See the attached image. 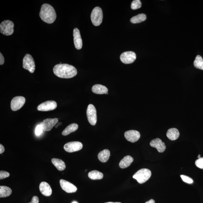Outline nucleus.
<instances>
[{
    "mask_svg": "<svg viewBox=\"0 0 203 203\" xmlns=\"http://www.w3.org/2000/svg\"><path fill=\"white\" fill-rule=\"evenodd\" d=\"M53 72L55 75L62 78H70L77 74L75 67L67 64H57L54 67Z\"/></svg>",
    "mask_w": 203,
    "mask_h": 203,
    "instance_id": "obj_1",
    "label": "nucleus"
},
{
    "mask_svg": "<svg viewBox=\"0 0 203 203\" xmlns=\"http://www.w3.org/2000/svg\"><path fill=\"white\" fill-rule=\"evenodd\" d=\"M40 16L45 22L51 24L56 19L57 14L53 6L47 3H45L42 6Z\"/></svg>",
    "mask_w": 203,
    "mask_h": 203,
    "instance_id": "obj_2",
    "label": "nucleus"
},
{
    "mask_svg": "<svg viewBox=\"0 0 203 203\" xmlns=\"http://www.w3.org/2000/svg\"><path fill=\"white\" fill-rule=\"evenodd\" d=\"M151 176V172L147 169H142L135 173L133 176L134 178L140 184H143L147 181Z\"/></svg>",
    "mask_w": 203,
    "mask_h": 203,
    "instance_id": "obj_3",
    "label": "nucleus"
},
{
    "mask_svg": "<svg viewBox=\"0 0 203 203\" xmlns=\"http://www.w3.org/2000/svg\"><path fill=\"white\" fill-rule=\"evenodd\" d=\"M14 24L10 20H6L2 22L0 24V31L5 35L9 36L14 33Z\"/></svg>",
    "mask_w": 203,
    "mask_h": 203,
    "instance_id": "obj_4",
    "label": "nucleus"
},
{
    "mask_svg": "<svg viewBox=\"0 0 203 203\" xmlns=\"http://www.w3.org/2000/svg\"><path fill=\"white\" fill-rule=\"evenodd\" d=\"M91 22L94 26H99L102 22L103 12L99 7H96L93 9L91 14Z\"/></svg>",
    "mask_w": 203,
    "mask_h": 203,
    "instance_id": "obj_5",
    "label": "nucleus"
},
{
    "mask_svg": "<svg viewBox=\"0 0 203 203\" xmlns=\"http://www.w3.org/2000/svg\"><path fill=\"white\" fill-rule=\"evenodd\" d=\"M23 67L31 73H33L35 70V63L33 57L29 54H26L23 58Z\"/></svg>",
    "mask_w": 203,
    "mask_h": 203,
    "instance_id": "obj_6",
    "label": "nucleus"
},
{
    "mask_svg": "<svg viewBox=\"0 0 203 203\" xmlns=\"http://www.w3.org/2000/svg\"><path fill=\"white\" fill-rule=\"evenodd\" d=\"M88 121L91 125H95L97 122V112L95 107L92 104H89L87 109Z\"/></svg>",
    "mask_w": 203,
    "mask_h": 203,
    "instance_id": "obj_7",
    "label": "nucleus"
},
{
    "mask_svg": "<svg viewBox=\"0 0 203 203\" xmlns=\"http://www.w3.org/2000/svg\"><path fill=\"white\" fill-rule=\"evenodd\" d=\"M26 101L23 96H18L14 98L11 102V108L13 111H17L24 105Z\"/></svg>",
    "mask_w": 203,
    "mask_h": 203,
    "instance_id": "obj_8",
    "label": "nucleus"
},
{
    "mask_svg": "<svg viewBox=\"0 0 203 203\" xmlns=\"http://www.w3.org/2000/svg\"><path fill=\"white\" fill-rule=\"evenodd\" d=\"M82 143L79 141H72L66 143L64 146L65 151L72 153L74 152L79 151L82 149Z\"/></svg>",
    "mask_w": 203,
    "mask_h": 203,
    "instance_id": "obj_9",
    "label": "nucleus"
},
{
    "mask_svg": "<svg viewBox=\"0 0 203 203\" xmlns=\"http://www.w3.org/2000/svg\"><path fill=\"white\" fill-rule=\"evenodd\" d=\"M57 107V102L55 101H48L42 103L38 106L37 109L38 111H47L53 110Z\"/></svg>",
    "mask_w": 203,
    "mask_h": 203,
    "instance_id": "obj_10",
    "label": "nucleus"
},
{
    "mask_svg": "<svg viewBox=\"0 0 203 203\" xmlns=\"http://www.w3.org/2000/svg\"><path fill=\"white\" fill-rule=\"evenodd\" d=\"M136 58V54L134 52L128 51L123 52L120 56L121 62L125 64L133 63Z\"/></svg>",
    "mask_w": 203,
    "mask_h": 203,
    "instance_id": "obj_11",
    "label": "nucleus"
},
{
    "mask_svg": "<svg viewBox=\"0 0 203 203\" xmlns=\"http://www.w3.org/2000/svg\"><path fill=\"white\" fill-rule=\"evenodd\" d=\"M58 121V119L57 118H47L41 122L40 125L43 127L44 131H50Z\"/></svg>",
    "mask_w": 203,
    "mask_h": 203,
    "instance_id": "obj_12",
    "label": "nucleus"
},
{
    "mask_svg": "<svg viewBox=\"0 0 203 203\" xmlns=\"http://www.w3.org/2000/svg\"><path fill=\"white\" fill-rule=\"evenodd\" d=\"M60 183L61 187L66 192L73 193L77 190V187L75 185L67 181L61 179Z\"/></svg>",
    "mask_w": 203,
    "mask_h": 203,
    "instance_id": "obj_13",
    "label": "nucleus"
},
{
    "mask_svg": "<svg viewBox=\"0 0 203 203\" xmlns=\"http://www.w3.org/2000/svg\"><path fill=\"white\" fill-rule=\"evenodd\" d=\"M125 137L128 141L134 143L137 141L140 137V134L138 131L136 130H129L125 133Z\"/></svg>",
    "mask_w": 203,
    "mask_h": 203,
    "instance_id": "obj_14",
    "label": "nucleus"
},
{
    "mask_svg": "<svg viewBox=\"0 0 203 203\" xmlns=\"http://www.w3.org/2000/svg\"><path fill=\"white\" fill-rule=\"evenodd\" d=\"M150 146L157 149L159 152L162 153L165 151L166 146L165 143L159 138H157L152 140L150 143Z\"/></svg>",
    "mask_w": 203,
    "mask_h": 203,
    "instance_id": "obj_15",
    "label": "nucleus"
},
{
    "mask_svg": "<svg viewBox=\"0 0 203 203\" xmlns=\"http://www.w3.org/2000/svg\"><path fill=\"white\" fill-rule=\"evenodd\" d=\"M73 35L74 46L77 50H80L82 48V42L80 31L78 28L74 29Z\"/></svg>",
    "mask_w": 203,
    "mask_h": 203,
    "instance_id": "obj_16",
    "label": "nucleus"
},
{
    "mask_svg": "<svg viewBox=\"0 0 203 203\" xmlns=\"http://www.w3.org/2000/svg\"><path fill=\"white\" fill-rule=\"evenodd\" d=\"M40 190L44 196H50L52 193V189L48 183L45 182H42L40 184Z\"/></svg>",
    "mask_w": 203,
    "mask_h": 203,
    "instance_id": "obj_17",
    "label": "nucleus"
},
{
    "mask_svg": "<svg viewBox=\"0 0 203 203\" xmlns=\"http://www.w3.org/2000/svg\"><path fill=\"white\" fill-rule=\"evenodd\" d=\"M92 91L96 94H108V89L105 86L101 84H95L93 86Z\"/></svg>",
    "mask_w": 203,
    "mask_h": 203,
    "instance_id": "obj_18",
    "label": "nucleus"
},
{
    "mask_svg": "<svg viewBox=\"0 0 203 203\" xmlns=\"http://www.w3.org/2000/svg\"><path fill=\"white\" fill-rule=\"evenodd\" d=\"M180 133L178 130L175 128H170L167 131L166 133L167 138L172 141L177 139Z\"/></svg>",
    "mask_w": 203,
    "mask_h": 203,
    "instance_id": "obj_19",
    "label": "nucleus"
},
{
    "mask_svg": "<svg viewBox=\"0 0 203 203\" xmlns=\"http://www.w3.org/2000/svg\"><path fill=\"white\" fill-rule=\"evenodd\" d=\"M133 159L131 156H126L120 161L119 165L121 169H125L129 166L132 162L133 161Z\"/></svg>",
    "mask_w": 203,
    "mask_h": 203,
    "instance_id": "obj_20",
    "label": "nucleus"
},
{
    "mask_svg": "<svg viewBox=\"0 0 203 203\" xmlns=\"http://www.w3.org/2000/svg\"><path fill=\"white\" fill-rule=\"evenodd\" d=\"M110 156L109 150L104 149L99 152L98 155V158L100 161L102 162H107Z\"/></svg>",
    "mask_w": 203,
    "mask_h": 203,
    "instance_id": "obj_21",
    "label": "nucleus"
},
{
    "mask_svg": "<svg viewBox=\"0 0 203 203\" xmlns=\"http://www.w3.org/2000/svg\"><path fill=\"white\" fill-rule=\"evenodd\" d=\"M52 162L54 166L59 171L65 170L66 167L65 162L60 159L54 158L52 159Z\"/></svg>",
    "mask_w": 203,
    "mask_h": 203,
    "instance_id": "obj_22",
    "label": "nucleus"
},
{
    "mask_svg": "<svg viewBox=\"0 0 203 203\" xmlns=\"http://www.w3.org/2000/svg\"><path fill=\"white\" fill-rule=\"evenodd\" d=\"M78 128V125L77 123H72V124L67 126L64 130V131L62 132V134L64 135V136H66V135H68L71 133L77 131Z\"/></svg>",
    "mask_w": 203,
    "mask_h": 203,
    "instance_id": "obj_23",
    "label": "nucleus"
},
{
    "mask_svg": "<svg viewBox=\"0 0 203 203\" xmlns=\"http://www.w3.org/2000/svg\"><path fill=\"white\" fill-rule=\"evenodd\" d=\"M12 191L10 187L6 186H0V197H6L9 196Z\"/></svg>",
    "mask_w": 203,
    "mask_h": 203,
    "instance_id": "obj_24",
    "label": "nucleus"
},
{
    "mask_svg": "<svg viewBox=\"0 0 203 203\" xmlns=\"http://www.w3.org/2000/svg\"><path fill=\"white\" fill-rule=\"evenodd\" d=\"M103 174L102 173L97 170H93L88 174V177L92 180H98L103 178Z\"/></svg>",
    "mask_w": 203,
    "mask_h": 203,
    "instance_id": "obj_25",
    "label": "nucleus"
},
{
    "mask_svg": "<svg viewBox=\"0 0 203 203\" xmlns=\"http://www.w3.org/2000/svg\"><path fill=\"white\" fill-rule=\"evenodd\" d=\"M146 19V16L144 14H140L132 18L130 21L133 23H138L145 21Z\"/></svg>",
    "mask_w": 203,
    "mask_h": 203,
    "instance_id": "obj_26",
    "label": "nucleus"
},
{
    "mask_svg": "<svg viewBox=\"0 0 203 203\" xmlns=\"http://www.w3.org/2000/svg\"><path fill=\"white\" fill-rule=\"evenodd\" d=\"M194 65L196 68L203 70V59L201 56H196L194 62Z\"/></svg>",
    "mask_w": 203,
    "mask_h": 203,
    "instance_id": "obj_27",
    "label": "nucleus"
},
{
    "mask_svg": "<svg viewBox=\"0 0 203 203\" xmlns=\"http://www.w3.org/2000/svg\"><path fill=\"white\" fill-rule=\"evenodd\" d=\"M141 3L140 0H134L132 2L131 8L132 10H135L141 7Z\"/></svg>",
    "mask_w": 203,
    "mask_h": 203,
    "instance_id": "obj_28",
    "label": "nucleus"
},
{
    "mask_svg": "<svg viewBox=\"0 0 203 203\" xmlns=\"http://www.w3.org/2000/svg\"><path fill=\"white\" fill-rule=\"evenodd\" d=\"M181 177L184 182L187 183L188 184H191L193 182V181L192 179L187 176L181 175Z\"/></svg>",
    "mask_w": 203,
    "mask_h": 203,
    "instance_id": "obj_29",
    "label": "nucleus"
},
{
    "mask_svg": "<svg viewBox=\"0 0 203 203\" xmlns=\"http://www.w3.org/2000/svg\"><path fill=\"white\" fill-rule=\"evenodd\" d=\"M43 131L44 130L41 125H37L35 130V135H37V136H39V135L43 133Z\"/></svg>",
    "mask_w": 203,
    "mask_h": 203,
    "instance_id": "obj_30",
    "label": "nucleus"
},
{
    "mask_svg": "<svg viewBox=\"0 0 203 203\" xmlns=\"http://www.w3.org/2000/svg\"><path fill=\"white\" fill-rule=\"evenodd\" d=\"M195 165L197 167L201 169H203V157L197 159L196 161Z\"/></svg>",
    "mask_w": 203,
    "mask_h": 203,
    "instance_id": "obj_31",
    "label": "nucleus"
},
{
    "mask_svg": "<svg viewBox=\"0 0 203 203\" xmlns=\"http://www.w3.org/2000/svg\"><path fill=\"white\" fill-rule=\"evenodd\" d=\"M10 174L9 172L5 171H1L0 172V179H3L9 177Z\"/></svg>",
    "mask_w": 203,
    "mask_h": 203,
    "instance_id": "obj_32",
    "label": "nucleus"
},
{
    "mask_svg": "<svg viewBox=\"0 0 203 203\" xmlns=\"http://www.w3.org/2000/svg\"><path fill=\"white\" fill-rule=\"evenodd\" d=\"M39 198L37 196H34L32 198L31 202L29 203H38Z\"/></svg>",
    "mask_w": 203,
    "mask_h": 203,
    "instance_id": "obj_33",
    "label": "nucleus"
},
{
    "mask_svg": "<svg viewBox=\"0 0 203 203\" xmlns=\"http://www.w3.org/2000/svg\"><path fill=\"white\" fill-rule=\"evenodd\" d=\"M5 62L4 58L2 54L0 53V65H2L4 64Z\"/></svg>",
    "mask_w": 203,
    "mask_h": 203,
    "instance_id": "obj_34",
    "label": "nucleus"
},
{
    "mask_svg": "<svg viewBox=\"0 0 203 203\" xmlns=\"http://www.w3.org/2000/svg\"><path fill=\"white\" fill-rule=\"evenodd\" d=\"M5 151V148L3 145L1 144L0 145V154H2Z\"/></svg>",
    "mask_w": 203,
    "mask_h": 203,
    "instance_id": "obj_35",
    "label": "nucleus"
},
{
    "mask_svg": "<svg viewBox=\"0 0 203 203\" xmlns=\"http://www.w3.org/2000/svg\"><path fill=\"white\" fill-rule=\"evenodd\" d=\"M145 203H155V201L154 200L151 199L149 201H147Z\"/></svg>",
    "mask_w": 203,
    "mask_h": 203,
    "instance_id": "obj_36",
    "label": "nucleus"
},
{
    "mask_svg": "<svg viewBox=\"0 0 203 203\" xmlns=\"http://www.w3.org/2000/svg\"><path fill=\"white\" fill-rule=\"evenodd\" d=\"M105 203H121V202H108Z\"/></svg>",
    "mask_w": 203,
    "mask_h": 203,
    "instance_id": "obj_37",
    "label": "nucleus"
},
{
    "mask_svg": "<svg viewBox=\"0 0 203 203\" xmlns=\"http://www.w3.org/2000/svg\"><path fill=\"white\" fill-rule=\"evenodd\" d=\"M201 158V155H198V158Z\"/></svg>",
    "mask_w": 203,
    "mask_h": 203,
    "instance_id": "obj_38",
    "label": "nucleus"
},
{
    "mask_svg": "<svg viewBox=\"0 0 203 203\" xmlns=\"http://www.w3.org/2000/svg\"><path fill=\"white\" fill-rule=\"evenodd\" d=\"M72 203H78V202H76V201H74V202H73Z\"/></svg>",
    "mask_w": 203,
    "mask_h": 203,
    "instance_id": "obj_39",
    "label": "nucleus"
}]
</instances>
